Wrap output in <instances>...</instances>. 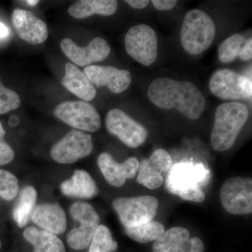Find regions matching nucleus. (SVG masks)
Listing matches in <instances>:
<instances>
[{"label": "nucleus", "instance_id": "nucleus-1", "mask_svg": "<svg viewBox=\"0 0 252 252\" xmlns=\"http://www.w3.org/2000/svg\"><path fill=\"white\" fill-rule=\"evenodd\" d=\"M148 97L157 107L176 109L190 119H198L205 109V99L193 83L167 77L154 80L149 86Z\"/></svg>", "mask_w": 252, "mask_h": 252}, {"label": "nucleus", "instance_id": "nucleus-2", "mask_svg": "<svg viewBox=\"0 0 252 252\" xmlns=\"http://www.w3.org/2000/svg\"><path fill=\"white\" fill-rule=\"evenodd\" d=\"M210 179V170L203 164L180 162L172 165L168 172L165 187L183 200L202 203L205 198L203 187Z\"/></svg>", "mask_w": 252, "mask_h": 252}, {"label": "nucleus", "instance_id": "nucleus-3", "mask_svg": "<svg viewBox=\"0 0 252 252\" xmlns=\"http://www.w3.org/2000/svg\"><path fill=\"white\" fill-rule=\"evenodd\" d=\"M249 117L248 107L241 102L220 104L215 112L211 142L217 152H225L233 147Z\"/></svg>", "mask_w": 252, "mask_h": 252}, {"label": "nucleus", "instance_id": "nucleus-4", "mask_svg": "<svg viewBox=\"0 0 252 252\" xmlns=\"http://www.w3.org/2000/svg\"><path fill=\"white\" fill-rule=\"evenodd\" d=\"M216 34V26L211 17L199 9L186 15L182 30L181 43L189 54L197 56L211 46Z\"/></svg>", "mask_w": 252, "mask_h": 252}, {"label": "nucleus", "instance_id": "nucleus-5", "mask_svg": "<svg viewBox=\"0 0 252 252\" xmlns=\"http://www.w3.org/2000/svg\"><path fill=\"white\" fill-rule=\"evenodd\" d=\"M158 205L157 198L150 195L120 197L112 202L113 208L125 228L137 226L153 220Z\"/></svg>", "mask_w": 252, "mask_h": 252}, {"label": "nucleus", "instance_id": "nucleus-6", "mask_svg": "<svg viewBox=\"0 0 252 252\" xmlns=\"http://www.w3.org/2000/svg\"><path fill=\"white\" fill-rule=\"evenodd\" d=\"M212 94L224 100L251 98L252 79L229 69H221L212 74L210 81Z\"/></svg>", "mask_w": 252, "mask_h": 252}, {"label": "nucleus", "instance_id": "nucleus-7", "mask_svg": "<svg viewBox=\"0 0 252 252\" xmlns=\"http://www.w3.org/2000/svg\"><path fill=\"white\" fill-rule=\"evenodd\" d=\"M125 46L127 54L144 66L153 64L158 56V37L147 25L132 26L126 33Z\"/></svg>", "mask_w": 252, "mask_h": 252}, {"label": "nucleus", "instance_id": "nucleus-8", "mask_svg": "<svg viewBox=\"0 0 252 252\" xmlns=\"http://www.w3.org/2000/svg\"><path fill=\"white\" fill-rule=\"evenodd\" d=\"M71 216L81 223L68 233V245L75 250H83L90 245L99 225V217L91 204L76 202L70 207Z\"/></svg>", "mask_w": 252, "mask_h": 252}, {"label": "nucleus", "instance_id": "nucleus-9", "mask_svg": "<svg viewBox=\"0 0 252 252\" xmlns=\"http://www.w3.org/2000/svg\"><path fill=\"white\" fill-rule=\"evenodd\" d=\"M54 115L67 125L79 130L94 132L101 127L97 109L83 101H67L56 106Z\"/></svg>", "mask_w": 252, "mask_h": 252}, {"label": "nucleus", "instance_id": "nucleus-10", "mask_svg": "<svg viewBox=\"0 0 252 252\" xmlns=\"http://www.w3.org/2000/svg\"><path fill=\"white\" fill-rule=\"evenodd\" d=\"M220 202L232 215L252 212V180L249 177H232L225 181L220 190Z\"/></svg>", "mask_w": 252, "mask_h": 252}, {"label": "nucleus", "instance_id": "nucleus-11", "mask_svg": "<svg viewBox=\"0 0 252 252\" xmlns=\"http://www.w3.org/2000/svg\"><path fill=\"white\" fill-rule=\"evenodd\" d=\"M107 130L117 136L123 143L130 148L140 147L147 140L148 131L140 123L119 109L109 111L105 118Z\"/></svg>", "mask_w": 252, "mask_h": 252}, {"label": "nucleus", "instance_id": "nucleus-12", "mask_svg": "<svg viewBox=\"0 0 252 252\" xmlns=\"http://www.w3.org/2000/svg\"><path fill=\"white\" fill-rule=\"evenodd\" d=\"M93 149L91 135L73 129L53 146L51 156L60 164H71L90 155Z\"/></svg>", "mask_w": 252, "mask_h": 252}, {"label": "nucleus", "instance_id": "nucleus-13", "mask_svg": "<svg viewBox=\"0 0 252 252\" xmlns=\"http://www.w3.org/2000/svg\"><path fill=\"white\" fill-rule=\"evenodd\" d=\"M61 48L68 59L79 66H89L92 63L100 62L107 59L111 53L107 41L98 36L84 47L78 46L69 38H65L61 41Z\"/></svg>", "mask_w": 252, "mask_h": 252}, {"label": "nucleus", "instance_id": "nucleus-14", "mask_svg": "<svg viewBox=\"0 0 252 252\" xmlns=\"http://www.w3.org/2000/svg\"><path fill=\"white\" fill-rule=\"evenodd\" d=\"M172 166L170 154L162 149H158L149 159H143L139 165L137 181L149 189H157L164 182L163 174Z\"/></svg>", "mask_w": 252, "mask_h": 252}, {"label": "nucleus", "instance_id": "nucleus-15", "mask_svg": "<svg viewBox=\"0 0 252 252\" xmlns=\"http://www.w3.org/2000/svg\"><path fill=\"white\" fill-rule=\"evenodd\" d=\"M205 245L200 238H190V232L183 227H173L154 241L153 252H204Z\"/></svg>", "mask_w": 252, "mask_h": 252}, {"label": "nucleus", "instance_id": "nucleus-16", "mask_svg": "<svg viewBox=\"0 0 252 252\" xmlns=\"http://www.w3.org/2000/svg\"><path fill=\"white\" fill-rule=\"evenodd\" d=\"M84 72L93 84L98 87L107 86L115 94L127 90L132 81L129 71L112 66L89 65L84 69Z\"/></svg>", "mask_w": 252, "mask_h": 252}, {"label": "nucleus", "instance_id": "nucleus-17", "mask_svg": "<svg viewBox=\"0 0 252 252\" xmlns=\"http://www.w3.org/2000/svg\"><path fill=\"white\" fill-rule=\"evenodd\" d=\"M97 164L104 179L109 185L121 187L127 179H132L138 172L140 162L135 157H130L122 163L118 162L110 154L104 152L99 156Z\"/></svg>", "mask_w": 252, "mask_h": 252}, {"label": "nucleus", "instance_id": "nucleus-18", "mask_svg": "<svg viewBox=\"0 0 252 252\" xmlns=\"http://www.w3.org/2000/svg\"><path fill=\"white\" fill-rule=\"evenodd\" d=\"M12 23L18 36L32 45L40 44L47 39V26L31 11L21 9L14 10Z\"/></svg>", "mask_w": 252, "mask_h": 252}, {"label": "nucleus", "instance_id": "nucleus-19", "mask_svg": "<svg viewBox=\"0 0 252 252\" xmlns=\"http://www.w3.org/2000/svg\"><path fill=\"white\" fill-rule=\"evenodd\" d=\"M32 220L42 230L54 235H61L67 228V217L58 204L44 203L34 207Z\"/></svg>", "mask_w": 252, "mask_h": 252}, {"label": "nucleus", "instance_id": "nucleus-20", "mask_svg": "<svg viewBox=\"0 0 252 252\" xmlns=\"http://www.w3.org/2000/svg\"><path fill=\"white\" fill-rule=\"evenodd\" d=\"M64 70L61 84L67 90L84 101H91L95 97L97 91L84 72L70 63H66Z\"/></svg>", "mask_w": 252, "mask_h": 252}, {"label": "nucleus", "instance_id": "nucleus-21", "mask_svg": "<svg viewBox=\"0 0 252 252\" xmlns=\"http://www.w3.org/2000/svg\"><path fill=\"white\" fill-rule=\"evenodd\" d=\"M63 195L72 198L91 199L98 194V188L93 177L86 170H76L70 179L61 185Z\"/></svg>", "mask_w": 252, "mask_h": 252}, {"label": "nucleus", "instance_id": "nucleus-22", "mask_svg": "<svg viewBox=\"0 0 252 252\" xmlns=\"http://www.w3.org/2000/svg\"><path fill=\"white\" fill-rule=\"evenodd\" d=\"M117 9L115 0H80L69 6L68 12L73 18L83 19L94 14L112 16Z\"/></svg>", "mask_w": 252, "mask_h": 252}, {"label": "nucleus", "instance_id": "nucleus-23", "mask_svg": "<svg viewBox=\"0 0 252 252\" xmlns=\"http://www.w3.org/2000/svg\"><path fill=\"white\" fill-rule=\"evenodd\" d=\"M23 237L34 246V252H66L64 244L57 235L35 227H29L23 232Z\"/></svg>", "mask_w": 252, "mask_h": 252}, {"label": "nucleus", "instance_id": "nucleus-24", "mask_svg": "<svg viewBox=\"0 0 252 252\" xmlns=\"http://www.w3.org/2000/svg\"><path fill=\"white\" fill-rule=\"evenodd\" d=\"M36 197V189L31 186L25 187L20 194L19 200L13 211L14 220L20 228H24L27 225L35 207Z\"/></svg>", "mask_w": 252, "mask_h": 252}, {"label": "nucleus", "instance_id": "nucleus-25", "mask_svg": "<svg viewBox=\"0 0 252 252\" xmlns=\"http://www.w3.org/2000/svg\"><path fill=\"white\" fill-rule=\"evenodd\" d=\"M126 234L137 243L146 244L155 241L165 233V226L160 222L151 220L137 226L125 228Z\"/></svg>", "mask_w": 252, "mask_h": 252}, {"label": "nucleus", "instance_id": "nucleus-26", "mask_svg": "<svg viewBox=\"0 0 252 252\" xmlns=\"http://www.w3.org/2000/svg\"><path fill=\"white\" fill-rule=\"evenodd\" d=\"M247 39L240 34L229 36L219 48V58L223 63H229L239 57L242 48L246 43Z\"/></svg>", "mask_w": 252, "mask_h": 252}, {"label": "nucleus", "instance_id": "nucleus-27", "mask_svg": "<svg viewBox=\"0 0 252 252\" xmlns=\"http://www.w3.org/2000/svg\"><path fill=\"white\" fill-rule=\"evenodd\" d=\"M89 246V252H114L118 244L113 240L110 230L106 225H99Z\"/></svg>", "mask_w": 252, "mask_h": 252}, {"label": "nucleus", "instance_id": "nucleus-28", "mask_svg": "<svg viewBox=\"0 0 252 252\" xmlns=\"http://www.w3.org/2000/svg\"><path fill=\"white\" fill-rule=\"evenodd\" d=\"M19 190L17 177L7 170L0 169V198L11 200Z\"/></svg>", "mask_w": 252, "mask_h": 252}, {"label": "nucleus", "instance_id": "nucleus-29", "mask_svg": "<svg viewBox=\"0 0 252 252\" xmlns=\"http://www.w3.org/2000/svg\"><path fill=\"white\" fill-rule=\"evenodd\" d=\"M21 105L18 94L3 84L0 78V115L16 110Z\"/></svg>", "mask_w": 252, "mask_h": 252}, {"label": "nucleus", "instance_id": "nucleus-30", "mask_svg": "<svg viewBox=\"0 0 252 252\" xmlns=\"http://www.w3.org/2000/svg\"><path fill=\"white\" fill-rule=\"evenodd\" d=\"M14 149L4 138L0 139V165H7L14 160Z\"/></svg>", "mask_w": 252, "mask_h": 252}, {"label": "nucleus", "instance_id": "nucleus-31", "mask_svg": "<svg viewBox=\"0 0 252 252\" xmlns=\"http://www.w3.org/2000/svg\"><path fill=\"white\" fill-rule=\"evenodd\" d=\"M154 7L158 11L171 10L177 4L175 0H152Z\"/></svg>", "mask_w": 252, "mask_h": 252}, {"label": "nucleus", "instance_id": "nucleus-32", "mask_svg": "<svg viewBox=\"0 0 252 252\" xmlns=\"http://www.w3.org/2000/svg\"><path fill=\"white\" fill-rule=\"evenodd\" d=\"M239 57L243 61H248L252 59V39H247L246 43L242 48Z\"/></svg>", "mask_w": 252, "mask_h": 252}, {"label": "nucleus", "instance_id": "nucleus-33", "mask_svg": "<svg viewBox=\"0 0 252 252\" xmlns=\"http://www.w3.org/2000/svg\"><path fill=\"white\" fill-rule=\"evenodd\" d=\"M126 2L134 9H142L148 6V0H126Z\"/></svg>", "mask_w": 252, "mask_h": 252}, {"label": "nucleus", "instance_id": "nucleus-34", "mask_svg": "<svg viewBox=\"0 0 252 252\" xmlns=\"http://www.w3.org/2000/svg\"><path fill=\"white\" fill-rule=\"evenodd\" d=\"M9 34V30L3 23H0V38H4Z\"/></svg>", "mask_w": 252, "mask_h": 252}, {"label": "nucleus", "instance_id": "nucleus-35", "mask_svg": "<svg viewBox=\"0 0 252 252\" xmlns=\"http://www.w3.org/2000/svg\"><path fill=\"white\" fill-rule=\"evenodd\" d=\"M18 123H19V118L15 117V116L10 118L9 125L11 127H15L16 125H18Z\"/></svg>", "mask_w": 252, "mask_h": 252}, {"label": "nucleus", "instance_id": "nucleus-36", "mask_svg": "<svg viewBox=\"0 0 252 252\" xmlns=\"http://www.w3.org/2000/svg\"><path fill=\"white\" fill-rule=\"evenodd\" d=\"M5 130L3 127L2 124L0 122V139L4 138Z\"/></svg>", "mask_w": 252, "mask_h": 252}, {"label": "nucleus", "instance_id": "nucleus-37", "mask_svg": "<svg viewBox=\"0 0 252 252\" xmlns=\"http://www.w3.org/2000/svg\"><path fill=\"white\" fill-rule=\"evenodd\" d=\"M26 2H27L30 6H34L38 4L39 1H35V0H29V1H26Z\"/></svg>", "mask_w": 252, "mask_h": 252}, {"label": "nucleus", "instance_id": "nucleus-38", "mask_svg": "<svg viewBox=\"0 0 252 252\" xmlns=\"http://www.w3.org/2000/svg\"><path fill=\"white\" fill-rule=\"evenodd\" d=\"M1 240H0V251H1Z\"/></svg>", "mask_w": 252, "mask_h": 252}]
</instances>
